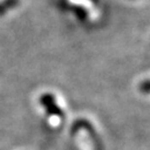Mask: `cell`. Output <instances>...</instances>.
<instances>
[{
  "label": "cell",
  "instance_id": "obj_1",
  "mask_svg": "<svg viewBox=\"0 0 150 150\" xmlns=\"http://www.w3.org/2000/svg\"><path fill=\"white\" fill-rule=\"evenodd\" d=\"M19 5V0H2L0 1V17L4 16L7 11L16 8Z\"/></svg>",
  "mask_w": 150,
  "mask_h": 150
},
{
  "label": "cell",
  "instance_id": "obj_2",
  "mask_svg": "<svg viewBox=\"0 0 150 150\" xmlns=\"http://www.w3.org/2000/svg\"><path fill=\"white\" fill-rule=\"evenodd\" d=\"M72 11L75 13V16L80 20V21H83L86 20L87 17H88V13H87V10L82 7H79V6H76L72 8Z\"/></svg>",
  "mask_w": 150,
  "mask_h": 150
},
{
  "label": "cell",
  "instance_id": "obj_3",
  "mask_svg": "<svg viewBox=\"0 0 150 150\" xmlns=\"http://www.w3.org/2000/svg\"><path fill=\"white\" fill-rule=\"evenodd\" d=\"M90 1H92V2H98V0H90Z\"/></svg>",
  "mask_w": 150,
  "mask_h": 150
}]
</instances>
